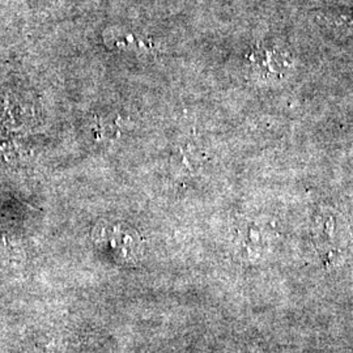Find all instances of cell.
Segmentation results:
<instances>
[{
	"label": "cell",
	"instance_id": "obj_1",
	"mask_svg": "<svg viewBox=\"0 0 353 353\" xmlns=\"http://www.w3.org/2000/svg\"><path fill=\"white\" fill-rule=\"evenodd\" d=\"M259 59H255V63L261 65V71L265 75L281 77L293 67L292 57L287 51L279 48H265L256 54Z\"/></svg>",
	"mask_w": 353,
	"mask_h": 353
}]
</instances>
